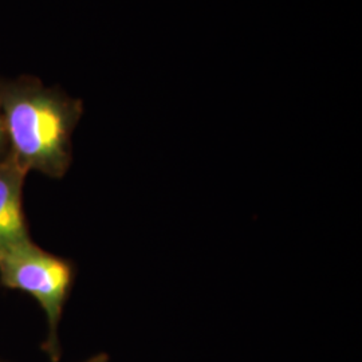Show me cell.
<instances>
[{
    "instance_id": "1",
    "label": "cell",
    "mask_w": 362,
    "mask_h": 362,
    "mask_svg": "<svg viewBox=\"0 0 362 362\" xmlns=\"http://www.w3.org/2000/svg\"><path fill=\"white\" fill-rule=\"evenodd\" d=\"M0 107L10 152L22 167L61 179L71 164V136L82 116L79 100L40 81H0Z\"/></svg>"
},
{
    "instance_id": "2",
    "label": "cell",
    "mask_w": 362,
    "mask_h": 362,
    "mask_svg": "<svg viewBox=\"0 0 362 362\" xmlns=\"http://www.w3.org/2000/svg\"><path fill=\"white\" fill-rule=\"evenodd\" d=\"M74 275V266L69 260L43 251L33 242L0 258L1 285L33 296L46 313L49 337L42 348L52 362L61 358L58 326Z\"/></svg>"
},
{
    "instance_id": "3",
    "label": "cell",
    "mask_w": 362,
    "mask_h": 362,
    "mask_svg": "<svg viewBox=\"0 0 362 362\" xmlns=\"http://www.w3.org/2000/svg\"><path fill=\"white\" fill-rule=\"evenodd\" d=\"M27 173L11 152L0 160V258L31 242L22 196Z\"/></svg>"
},
{
    "instance_id": "4",
    "label": "cell",
    "mask_w": 362,
    "mask_h": 362,
    "mask_svg": "<svg viewBox=\"0 0 362 362\" xmlns=\"http://www.w3.org/2000/svg\"><path fill=\"white\" fill-rule=\"evenodd\" d=\"M8 153H10V143H8L4 116H3V112L0 107V160H3Z\"/></svg>"
},
{
    "instance_id": "5",
    "label": "cell",
    "mask_w": 362,
    "mask_h": 362,
    "mask_svg": "<svg viewBox=\"0 0 362 362\" xmlns=\"http://www.w3.org/2000/svg\"><path fill=\"white\" fill-rule=\"evenodd\" d=\"M85 362H109V357L106 354H98V356H94L93 358Z\"/></svg>"
}]
</instances>
